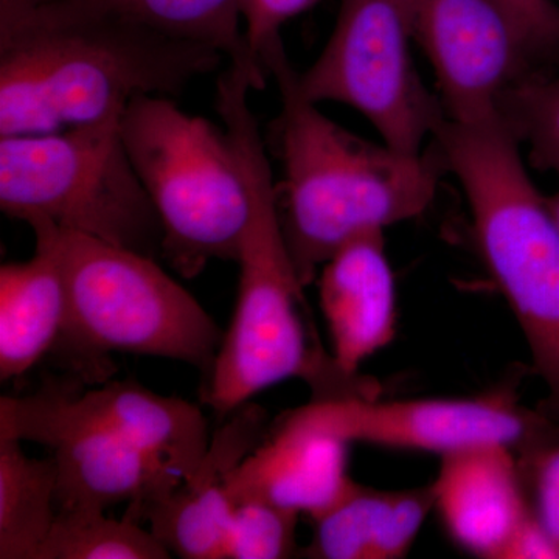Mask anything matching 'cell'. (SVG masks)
Wrapping results in <instances>:
<instances>
[{
  "label": "cell",
  "mask_w": 559,
  "mask_h": 559,
  "mask_svg": "<svg viewBox=\"0 0 559 559\" xmlns=\"http://www.w3.org/2000/svg\"><path fill=\"white\" fill-rule=\"evenodd\" d=\"M388 489L358 481L331 509L312 520L310 544L304 557L311 559H373L380 536Z\"/></svg>",
  "instance_id": "cell-21"
},
{
  "label": "cell",
  "mask_w": 559,
  "mask_h": 559,
  "mask_svg": "<svg viewBox=\"0 0 559 559\" xmlns=\"http://www.w3.org/2000/svg\"><path fill=\"white\" fill-rule=\"evenodd\" d=\"M120 13L171 38L202 44L229 58L248 73L253 90L266 86L261 68L246 39L242 0H105Z\"/></svg>",
  "instance_id": "cell-19"
},
{
  "label": "cell",
  "mask_w": 559,
  "mask_h": 559,
  "mask_svg": "<svg viewBox=\"0 0 559 559\" xmlns=\"http://www.w3.org/2000/svg\"><path fill=\"white\" fill-rule=\"evenodd\" d=\"M0 439L33 441L51 451L58 511H108L128 503L124 516L159 502L182 477L114 433L70 415L57 381L27 396L0 399Z\"/></svg>",
  "instance_id": "cell-11"
},
{
  "label": "cell",
  "mask_w": 559,
  "mask_h": 559,
  "mask_svg": "<svg viewBox=\"0 0 559 559\" xmlns=\"http://www.w3.org/2000/svg\"><path fill=\"white\" fill-rule=\"evenodd\" d=\"M224 57L103 0L0 40V138L121 117L140 95L176 97Z\"/></svg>",
  "instance_id": "cell-3"
},
{
  "label": "cell",
  "mask_w": 559,
  "mask_h": 559,
  "mask_svg": "<svg viewBox=\"0 0 559 559\" xmlns=\"http://www.w3.org/2000/svg\"><path fill=\"white\" fill-rule=\"evenodd\" d=\"M516 459L528 511L559 547V443Z\"/></svg>",
  "instance_id": "cell-25"
},
{
  "label": "cell",
  "mask_w": 559,
  "mask_h": 559,
  "mask_svg": "<svg viewBox=\"0 0 559 559\" xmlns=\"http://www.w3.org/2000/svg\"><path fill=\"white\" fill-rule=\"evenodd\" d=\"M316 2L318 0H242L246 39L261 68L264 69L261 62L264 51L283 40V27Z\"/></svg>",
  "instance_id": "cell-26"
},
{
  "label": "cell",
  "mask_w": 559,
  "mask_h": 559,
  "mask_svg": "<svg viewBox=\"0 0 559 559\" xmlns=\"http://www.w3.org/2000/svg\"><path fill=\"white\" fill-rule=\"evenodd\" d=\"M121 135L157 216L162 259L182 278L213 260L240 259L250 200L226 128L168 97L140 95L121 114Z\"/></svg>",
  "instance_id": "cell-6"
},
{
  "label": "cell",
  "mask_w": 559,
  "mask_h": 559,
  "mask_svg": "<svg viewBox=\"0 0 559 559\" xmlns=\"http://www.w3.org/2000/svg\"><path fill=\"white\" fill-rule=\"evenodd\" d=\"M348 443L280 417L227 474L234 503L261 500L316 520L348 491Z\"/></svg>",
  "instance_id": "cell-13"
},
{
  "label": "cell",
  "mask_w": 559,
  "mask_h": 559,
  "mask_svg": "<svg viewBox=\"0 0 559 559\" xmlns=\"http://www.w3.org/2000/svg\"><path fill=\"white\" fill-rule=\"evenodd\" d=\"M121 117L46 134L0 138V209L162 259L159 216L140 182Z\"/></svg>",
  "instance_id": "cell-7"
},
{
  "label": "cell",
  "mask_w": 559,
  "mask_h": 559,
  "mask_svg": "<svg viewBox=\"0 0 559 559\" xmlns=\"http://www.w3.org/2000/svg\"><path fill=\"white\" fill-rule=\"evenodd\" d=\"M70 415L102 428L189 477L207 454L212 437L197 404L162 396L132 380L79 392L80 380L58 382Z\"/></svg>",
  "instance_id": "cell-16"
},
{
  "label": "cell",
  "mask_w": 559,
  "mask_h": 559,
  "mask_svg": "<svg viewBox=\"0 0 559 559\" xmlns=\"http://www.w3.org/2000/svg\"><path fill=\"white\" fill-rule=\"evenodd\" d=\"M283 418L348 444L430 452L439 457L480 444H502L521 455L559 443L557 419L540 407L522 404L513 388L463 399L311 400Z\"/></svg>",
  "instance_id": "cell-10"
},
{
  "label": "cell",
  "mask_w": 559,
  "mask_h": 559,
  "mask_svg": "<svg viewBox=\"0 0 559 559\" xmlns=\"http://www.w3.org/2000/svg\"><path fill=\"white\" fill-rule=\"evenodd\" d=\"M432 509H436V500L430 484L388 489L373 559L406 558Z\"/></svg>",
  "instance_id": "cell-24"
},
{
  "label": "cell",
  "mask_w": 559,
  "mask_h": 559,
  "mask_svg": "<svg viewBox=\"0 0 559 559\" xmlns=\"http://www.w3.org/2000/svg\"><path fill=\"white\" fill-rule=\"evenodd\" d=\"M280 95L274 121L282 180L275 182L283 237L301 285L348 242L428 212L450 175L436 142L403 153L329 119L299 90L283 40L261 57Z\"/></svg>",
  "instance_id": "cell-1"
},
{
  "label": "cell",
  "mask_w": 559,
  "mask_h": 559,
  "mask_svg": "<svg viewBox=\"0 0 559 559\" xmlns=\"http://www.w3.org/2000/svg\"><path fill=\"white\" fill-rule=\"evenodd\" d=\"M267 415L257 404L231 412L212 436L207 454L189 477L159 502L138 514L171 555L183 559H224L234 500L226 477L267 433Z\"/></svg>",
  "instance_id": "cell-12"
},
{
  "label": "cell",
  "mask_w": 559,
  "mask_h": 559,
  "mask_svg": "<svg viewBox=\"0 0 559 559\" xmlns=\"http://www.w3.org/2000/svg\"><path fill=\"white\" fill-rule=\"evenodd\" d=\"M94 0H0V40L64 16Z\"/></svg>",
  "instance_id": "cell-27"
},
{
  "label": "cell",
  "mask_w": 559,
  "mask_h": 559,
  "mask_svg": "<svg viewBox=\"0 0 559 559\" xmlns=\"http://www.w3.org/2000/svg\"><path fill=\"white\" fill-rule=\"evenodd\" d=\"M171 554L142 522L106 511H58L39 559H167Z\"/></svg>",
  "instance_id": "cell-20"
},
{
  "label": "cell",
  "mask_w": 559,
  "mask_h": 559,
  "mask_svg": "<svg viewBox=\"0 0 559 559\" xmlns=\"http://www.w3.org/2000/svg\"><path fill=\"white\" fill-rule=\"evenodd\" d=\"M502 559H559V547L528 511V516L510 539Z\"/></svg>",
  "instance_id": "cell-28"
},
{
  "label": "cell",
  "mask_w": 559,
  "mask_h": 559,
  "mask_svg": "<svg viewBox=\"0 0 559 559\" xmlns=\"http://www.w3.org/2000/svg\"><path fill=\"white\" fill-rule=\"evenodd\" d=\"M415 46V0H341L329 43L299 72L301 95L358 110L382 142L421 153L447 116L419 75Z\"/></svg>",
  "instance_id": "cell-9"
},
{
  "label": "cell",
  "mask_w": 559,
  "mask_h": 559,
  "mask_svg": "<svg viewBox=\"0 0 559 559\" xmlns=\"http://www.w3.org/2000/svg\"><path fill=\"white\" fill-rule=\"evenodd\" d=\"M415 38L457 123H496L511 92L559 73L554 0H415Z\"/></svg>",
  "instance_id": "cell-8"
},
{
  "label": "cell",
  "mask_w": 559,
  "mask_h": 559,
  "mask_svg": "<svg viewBox=\"0 0 559 559\" xmlns=\"http://www.w3.org/2000/svg\"><path fill=\"white\" fill-rule=\"evenodd\" d=\"M32 230L60 259L68 312L53 352L81 381L108 378L110 353L178 360L209 377L224 331L157 259L49 226Z\"/></svg>",
  "instance_id": "cell-5"
},
{
  "label": "cell",
  "mask_w": 559,
  "mask_h": 559,
  "mask_svg": "<svg viewBox=\"0 0 559 559\" xmlns=\"http://www.w3.org/2000/svg\"><path fill=\"white\" fill-rule=\"evenodd\" d=\"M547 202H549L551 215H554L555 223H557L559 230V190L557 193L547 197Z\"/></svg>",
  "instance_id": "cell-29"
},
{
  "label": "cell",
  "mask_w": 559,
  "mask_h": 559,
  "mask_svg": "<svg viewBox=\"0 0 559 559\" xmlns=\"http://www.w3.org/2000/svg\"><path fill=\"white\" fill-rule=\"evenodd\" d=\"M432 140L468 204L484 266L520 323L533 373L546 385L539 407L559 423V230L547 197L500 121L444 117Z\"/></svg>",
  "instance_id": "cell-4"
},
{
  "label": "cell",
  "mask_w": 559,
  "mask_h": 559,
  "mask_svg": "<svg viewBox=\"0 0 559 559\" xmlns=\"http://www.w3.org/2000/svg\"><path fill=\"white\" fill-rule=\"evenodd\" d=\"M249 92L245 81L230 79L216 94V109L237 150L250 200L237 261V307L201 392L202 403L221 419L288 380L307 382L312 400L374 393L370 382L347 377L308 329L305 286L283 237L275 180Z\"/></svg>",
  "instance_id": "cell-2"
},
{
  "label": "cell",
  "mask_w": 559,
  "mask_h": 559,
  "mask_svg": "<svg viewBox=\"0 0 559 559\" xmlns=\"http://www.w3.org/2000/svg\"><path fill=\"white\" fill-rule=\"evenodd\" d=\"M499 121L527 153L530 167L559 179V73L511 92Z\"/></svg>",
  "instance_id": "cell-22"
},
{
  "label": "cell",
  "mask_w": 559,
  "mask_h": 559,
  "mask_svg": "<svg viewBox=\"0 0 559 559\" xmlns=\"http://www.w3.org/2000/svg\"><path fill=\"white\" fill-rule=\"evenodd\" d=\"M58 518L53 459H32L0 439V559H39Z\"/></svg>",
  "instance_id": "cell-18"
},
{
  "label": "cell",
  "mask_w": 559,
  "mask_h": 559,
  "mask_svg": "<svg viewBox=\"0 0 559 559\" xmlns=\"http://www.w3.org/2000/svg\"><path fill=\"white\" fill-rule=\"evenodd\" d=\"M436 510L448 535L474 557L502 559L528 516L516 454L480 444L441 455L432 481Z\"/></svg>",
  "instance_id": "cell-14"
},
{
  "label": "cell",
  "mask_w": 559,
  "mask_h": 559,
  "mask_svg": "<svg viewBox=\"0 0 559 559\" xmlns=\"http://www.w3.org/2000/svg\"><path fill=\"white\" fill-rule=\"evenodd\" d=\"M319 304L331 356L347 377L395 340L396 283L384 231L348 242L320 270Z\"/></svg>",
  "instance_id": "cell-15"
},
{
  "label": "cell",
  "mask_w": 559,
  "mask_h": 559,
  "mask_svg": "<svg viewBox=\"0 0 559 559\" xmlns=\"http://www.w3.org/2000/svg\"><path fill=\"white\" fill-rule=\"evenodd\" d=\"M35 255L0 267V380L32 370L60 340L68 290L53 246L35 238Z\"/></svg>",
  "instance_id": "cell-17"
},
{
  "label": "cell",
  "mask_w": 559,
  "mask_h": 559,
  "mask_svg": "<svg viewBox=\"0 0 559 559\" xmlns=\"http://www.w3.org/2000/svg\"><path fill=\"white\" fill-rule=\"evenodd\" d=\"M300 514L261 500L235 503L224 559H285L297 554Z\"/></svg>",
  "instance_id": "cell-23"
}]
</instances>
